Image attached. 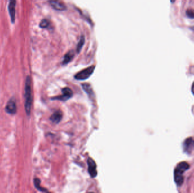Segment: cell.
<instances>
[{
    "label": "cell",
    "mask_w": 194,
    "mask_h": 193,
    "mask_svg": "<svg viewBox=\"0 0 194 193\" xmlns=\"http://www.w3.org/2000/svg\"><path fill=\"white\" fill-rule=\"evenodd\" d=\"M190 168L189 164L185 161L178 164L174 170V181L178 186L182 185L184 181L183 173Z\"/></svg>",
    "instance_id": "6da1fadb"
},
{
    "label": "cell",
    "mask_w": 194,
    "mask_h": 193,
    "mask_svg": "<svg viewBox=\"0 0 194 193\" xmlns=\"http://www.w3.org/2000/svg\"><path fill=\"white\" fill-rule=\"evenodd\" d=\"M25 110L27 116H30L31 109L32 105V94H31V78L30 76H27L25 82Z\"/></svg>",
    "instance_id": "7a4b0ae2"
},
{
    "label": "cell",
    "mask_w": 194,
    "mask_h": 193,
    "mask_svg": "<svg viewBox=\"0 0 194 193\" xmlns=\"http://www.w3.org/2000/svg\"><path fill=\"white\" fill-rule=\"evenodd\" d=\"M95 69V66H91L81 71L74 75L76 79L84 80L88 79L92 75Z\"/></svg>",
    "instance_id": "3957f363"
},
{
    "label": "cell",
    "mask_w": 194,
    "mask_h": 193,
    "mask_svg": "<svg viewBox=\"0 0 194 193\" xmlns=\"http://www.w3.org/2000/svg\"><path fill=\"white\" fill-rule=\"evenodd\" d=\"M88 172L92 178H95L97 176V165L95 162L91 158H89L87 160Z\"/></svg>",
    "instance_id": "277c9868"
},
{
    "label": "cell",
    "mask_w": 194,
    "mask_h": 193,
    "mask_svg": "<svg viewBox=\"0 0 194 193\" xmlns=\"http://www.w3.org/2000/svg\"><path fill=\"white\" fill-rule=\"evenodd\" d=\"M5 111L10 114H15L17 113V104L15 100L13 99V98L7 101L5 107Z\"/></svg>",
    "instance_id": "5b68a950"
},
{
    "label": "cell",
    "mask_w": 194,
    "mask_h": 193,
    "mask_svg": "<svg viewBox=\"0 0 194 193\" xmlns=\"http://www.w3.org/2000/svg\"><path fill=\"white\" fill-rule=\"evenodd\" d=\"M62 93H63V95L61 96L56 97L54 99H56L57 100L66 101V100L69 99L73 96L72 91L68 87H65V88H63L62 90Z\"/></svg>",
    "instance_id": "8992f818"
},
{
    "label": "cell",
    "mask_w": 194,
    "mask_h": 193,
    "mask_svg": "<svg viewBox=\"0 0 194 193\" xmlns=\"http://www.w3.org/2000/svg\"><path fill=\"white\" fill-rule=\"evenodd\" d=\"M17 1L15 0H11L10 1L9 6H8V10L9 12L10 19L12 24H14L15 22V6H16Z\"/></svg>",
    "instance_id": "52a82bcc"
},
{
    "label": "cell",
    "mask_w": 194,
    "mask_h": 193,
    "mask_svg": "<svg viewBox=\"0 0 194 193\" xmlns=\"http://www.w3.org/2000/svg\"><path fill=\"white\" fill-rule=\"evenodd\" d=\"M193 148H194V140L191 137L188 138L184 140L183 143L184 151L187 153H190Z\"/></svg>",
    "instance_id": "ba28073f"
},
{
    "label": "cell",
    "mask_w": 194,
    "mask_h": 193,
    "mask_svg": "<svg viewBox=\"0 0 194 193\" xmlns=\"http://www.w3.org/2000/svg\"><path fill=\"white\" fill-rule=\"evenodd\" d=\"M50 3L51 5L55 10L64 11V10H66L67 9L66 5L62 2L59 1H50Z\"/></svg>",
    "instance_id": "9c48e42d"
},
{
    "label": "cell",
    "mask_w": 194,
    "mask_h": 193,
    "mask_svg": "<svg viewBox=\"0 0 194 193\" xmlns=\"http://www.w3.org/2000/svg\"><path fill=\"white\" fill-rule=\"evenodd\" d=\"M63 117V113L60 110H56L50 117V120L55 123H59Z\"/></svg>",
    "instance_id": "30bf717a"
},
{
    "label": "cell",
    "mask_w": 194,
    "mask_h": 193,
    "mask_svg": "<svg viewBox=\"0 0 194 193\" xmlns=\"http://www.w3.org/2000/svg\"><path fill=\"white\" fill-rule=\"evenodd\" d=\"M74 56V53L73 50H70L68 52H67L64 56L63 61V64L66 65L67 63H69L70 61L73 59Z\"/></svg>",
    "instance_id": "8fae6325"
},
{
    "label": "cell",
    "mask_w": 194,
    "mask_h": 193,
    "mask_svg": "<svg viewBox=\"0 0 194 193\" xmlns=\"http://www.w3.org/2000/svg\"><path fill=\"white\" fill-rule=\"evenodd\" d=\"M82 87L83 89L85 90V91L90 96L93 97L94 95V92L93 91V89L91 88L90 85L89 83H84L82 84Z\"/></svg>",
    "instance_id": "7c38bea8"
},
{
    "label": "cell",
    "mask_w": 194,
    "mask_h": 193,
    "mask_svg": "<svg viewBox=\"0 0 194 193\" xmlns=\"http://www.w3.org/2000/svg\"><path fill=\"white\" fill-rule=\"evenodd\" d=\"M33 183H34V185H35V187H36V189L39 190L40 191L45 193H47L48 191L47 189H46L45 188H44L43 187L40 186V180L39 178H35L33 180Z\"/></svg>",
    "instance_id": "4fadbf2b"
},
{
    "label": "cell",
    "mask_w": 194,
    "mask_h": 193,
    "mask_svg": "<svg viewBox=\"0 0 194 193\" xmlns=\"http://www.w3.org/2000/svg\"><path fill=\"white\" fill-rule=\"evenodd\" d=\"M84 43H85V37L83 35H82L80 37V41L77 44V53H79L80 52L81 48L83 47Z\"/></svg>",
    "instance_id": "5bb4252c"
},
{
    "label": "cell",
    "mask_w": 194,
    "mask_h": 193,
    "mask_svg": "<svg viewBox=\"0 0 194 193\" xmlns=\"http://www.w3.org/2000/svg\"><path fill=\"white\" fill-rule=\"evenodd\" d=\"M50 25V22L47 19H44L40 22L39 26L41 28H47Z\"/></svg>",
    "instance_id": "9a60e30c"
},
{
    "label": "cell",
    "mask_w": 194,
    "mask_h": 193,
    "mask_svg": "<svg viewBox=\"0 0 194 193\" xmlns=\"http://www.w3.org/2000/svg\"><path fill=\"white\" fill-rule=\"evenodd\" d=\"M186 15L190 18H194V10L192 9H188L186 11Z\"/></svg>",
    "instance_id": "2e32d148"
},
{
    "label": "cell",
    "mask_w": 194,
    "mask_h": 193,
    "mask_svg": "<svg viewBox=\"0 0 194 193\" xmlns=\"http://www.w3.org/2000/svg\"><path fill=\"white\" fill-rule=\"evenodd\" d=\"M191 91H192V92L194 95V82L193 84H192V87H191Z\"/></svg>",
    "instance_id": "e0dca14e"
},
{
    "label": "cell",
    "mask_w": 194,
    "mask_h": 193,
    "mask_svg": "<svg viewBox=\"0 0 194 193\" xmlns=\"http://www.w3.org/2000/svg\"><path fill=\"white\" fill-rule=\"evenodd\" d=\"M49 193V192H48V191H47V193Z\"/></svg>",
    "instance_id": "ac0fdd59"
},
{
    "label": "cell",
    "mask_w": 194,
    "mask_h": 193,
    "mask_svg": "<svg viewBox=\"0 0 194 193\" xmlns=\"http://www.w3.org/2000/svg\"></svg>",
    "instance_id": "d6986e66"
},
{
    "label": "cell",
    "mask_w": 194,
    "mask_h": 193,
    "mask_svg": "<svg viewBox=\"0 0 194 193\" xmlns=\"http://www.w3.org/2000/svg\"></svg>",
    "instance_id": "ffe728a7"
}]
</instances>
